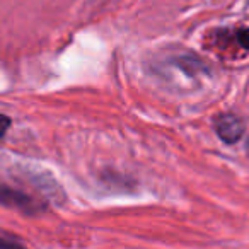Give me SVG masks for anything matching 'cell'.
Instances as JSON below:
<instances>
[{"mask_svg": "<svg viewBox=\"0 0 249 249\" xmlns=\"http://www.w3.org/2000/svg\"><path fill=\"white\" fill-rule=\"evenodd\" d=\"M0 246H22V242L16 241L14 237H9V239H2V235H0Z\"/></svg>", "mask_w": 249, "mask_h": 249, "instance_id": "5b68a950", "label": "cell"}, {"mask_svg": "<svg viewBox=\"0 0 249 249\" xmlns=\"http://www.w3.org/2000/svg\"><path fill=\"white\" fill-rule=\"evenodd\" d=\"M235 39H237L239 46L244 50H248L249 52V29H239L237 35H235Z\"/></svg>", "mask_w": 249, "mask_h": 249, "instance_id": "3957f363", "label": "cell"}, {"mask_svg": "<svg viewBox=\"0 0 249 249\" xmlns=\"http://www.w3.org/2000/svg\"><path fill=\"white\" fill-rule=\"evenodd\" d=\"M244 121L235 114H222L215 121V132L225 143H237L244 135Z\"/></svg>", "mask_w": 249, "mask_h": 249, "instance_id": "6da1fadb", "label": "cell"}, {"mask_svg": "<svg viewBox=\"0 0 249 249\" xmlns=\"http://www.w3.org/2000/svg\"><path fill=\"white\" fill-rule=\"evenodd\" d=\"M0 203H4L5 207L18 208L26 213H38L41 210V205L35 198L9 186H0Z\"/></svg>", "mask_w": 249, "mask_h": 249, "instance_id": "7a4b0ae2", "label": "cell"}, {"mask_svg": "<svg viewBox=\"0 0 249 249\" xmlns=\"http://www.w3.org/2000/svg\"><path fill=\"white\" fill-rule=\"evenodd\" d=\"M248 149H249V143H248Z\"/></svg>", "mask_w": 249, "mask_h": 249, "instance_id": "8992f818", "label": "cell"}, {"mask_svg": "<svg viewBox=\"0 0 249 249\" xmlns=\"http://www.w3.org/2000/svg\"><path fill=\"white\" fill-rule=\"evenodd\" d=\"M9 126H11V118L0 113V139H2V137L7 133Z\"/></svg>", "mask_w": 249, "mask_h": 249, "instance_id": "277c9868", "label": "cell"}]
</instances>
